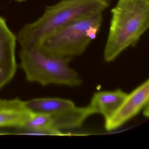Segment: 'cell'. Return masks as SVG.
<instances>
[{"label": "cell", "instance_id": "cell-6", "mask_svg": "<svg viewBox=\"0 0 149 149\" xmlns=\"http://www.w3.org/2000/svg\"><path fill=\"white\" fill-rule=\"evenodd\" d=\"M17 41L6 21L0 16V89L10 82L16 73Z\"/></svg>", "mask_w": 149, "mask_h": 149}, {"label": "cell", "instance_id": "cell-1", "mask_svg": "<svg viewBox=\"0 0 149 149\" xmlns=\"http://www.w3.org/2000/svg\"><path fill=\"white\" fill-rule=\"evenodd\" d=\"M110 0H60L45 8L41 17L22 27L16 38L22 49L38 46L60 28L82 18L102 13L109 7Z\"/></svg>", "mask_w": 149, "mask_h": 149}, {"label": "cell", "instance_id": "cell-9", "mask_svg": "<svg viewBox=\"0 0 149 149\" xmlns=\"http://www.w3.org/2000/svg\"><path fill=\"white\" fill-rule=\"evenodd\" d=\"M32 114H42L54 117L72 111L77 106L71 100L58 97L35 98L24 102Z\"/></svg>", "mask_w": 149, "mask_h": 149}, {"label": "cell", "instance_id": "cell-2", "mask_svg": "<svg viewBox=\"0 0 149 149\" xmlns=\"http://www.w3.org/2000/svg\"><path fill=\"white\" fill-rule=\"evenodd\" d=\"M149 27V0H118L111 10L104 60L114 61L121 53L137 44Z\"/></svg>", "mask_w": 149, "mask_h": 149}, {"label": "cell", "instance_id": "cell-8", "mask_svg": "<svg viewBox=\"0 0 149 149\" xmlns=\"http://www.w3.org/2000/svg\"><path fill=\"white\" fill-rule=\"evenodd\" d=\"M127 94L121 89L96 92L87 106L91 115L100 114L106 120L116 112Z\"/></svg>", "mask_w": 149, "mask_h": 149}, {"label": "cell", "instance_id": "cell-5", "mask_svg": "<svg viewBox=\"0 0 149 149\" xmlns=\"http://www.w3.org/2000/svg\"><path fill=\"white\" fill-rule=\"evenodd\" d=\"M149 80L147 79L137 87L125 98L113 115L105 120L107 131L114 130L136 116L149 104Z\"/></svg>", "mask_w": 149, "mask_h": 149}, {"label": "cell", "instance_id": "cell-4", "mask_svg": "<svg viewBox=\"0 0 149 149\" xmlns=\"http://www.w3.org/2000/svg\"><path fill=\"white\" fill-rule=\"evenodd\" d=\"M102 21V13L82 18L54 31L36 47L56 56L72 58L80 56L96 38Z\"/></svg>", "mask_w": 149, "mask_h": 149}, {"label": "cell", "instance_id": "cell-7", "mask_svg": "<svg viewBox=\"0 0 149 149\" xmlns=\"http://www.w3.org/2000/svg\"><path fill=\"white\" fill-rule=\"evenodd\" d=\"M32 115L24 101L0 99V128L22 127Z\"/></svg>", "mask_w": 149, "mask_h": 149}, {"label": "cell", "instance_id": "cell-3", "mask_svg": "<svg viewBox=\"0 0 149 149\" xmlns=\"http://www.w3.org/2000/svg\"><path fill=\"white\" fill-rule=\"evenodd\" d=\"M20 59L29 81L43 86L57 84L71 87L82 83L79 74L70 66L72 58L49 54L34 47L22 49Z\"/></svg>", "mask_w": 149, "mask_h": 149}, {"label": "cell", "instance_id": "cell-10", "mask_svg": "<svg viewBox=\"0 0 149 149\" xmlns=\"http://www.w3.org/2000/svg\"><path fill=\"white\" fill-rule=\"evenodd\" d=\"M14 1L18 2H23L26 1L27 0H14Z\"/></svg>", "mask_w": 149, "mask_h": 149}]
</instances>
